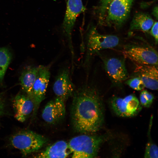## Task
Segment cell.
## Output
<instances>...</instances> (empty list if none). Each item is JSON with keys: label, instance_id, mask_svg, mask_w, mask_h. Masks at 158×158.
Segmentation results:
<instances>
[{"label": "cell", "instance_id": "obj_8", "mask_svg": "<svg viewBox=\"0 0 158 158\" xmlns=\"http://www.w3.org/2000/svg\"><path fill=\"white\" fill-rule=\"evenodd\" d=\"M50 77L49 66L42 65L38 66L37 78L32 87L31 94V98L34 104L32 113L33 117L36 115L41 103L45 98Z\"/></svg>", "mask_w": 158, "mask_h": 158}, {"label": "cell", "instance_id": "obj_24", "mask_svg": "<svg viewBox=\"0 0 158 158\" xmlns=\"http://www.w3.org/2000/svg\"><path fill=\"white\" fill-rule=\"evenodd\" d=\"M4 104L2 96L0 95V116L2 114L4 110Z\"/></svg>", "mask_w": 158, "mask_h": 158}, {"label": "cell", "instance_id": "obj_25", "mask_svg": "<svg viewBox=\"0 0 158 158\" xmlns=\"http://www.w3.org/2000/svg\"><path fill=\"white\" fill-rule=\"evenodd\" d=\"M153 15L157 18H158V8L157 6L155 7L153 10Z\"/></svg>", "mask_w": 158, "mask_h": 158}, {"label": "cell", "instance_id": "obj_11", "mask_svg": "<svg viewBox=\"0 0 158 158\" xmlns=\"http://www.w3.org/2000/svg\"><path fill=\"white\" fill-rule=\"evenodd\" d=\"M53 90L56 97L64 102L72 96L75 86L71 80L68 70L64 69L58 74L54 83Z\"/></svg>", "mask_w": 158, "mask_h": 158}, {"label": "cell", "instance_id": "obj_5", "mask_svg": "<svg viewBox=\"0 0 158 158\" xmlns=\"http://www.w3.org/2000/svg\"><path fill=\"white\" fill-rule=\"evenodd\" d=\"M123 53L137 65L158 66L157 52L150 47L128 44L124 47Z\"/></svg>", "mask_w": 158, "mask_h": 158}, {"label": "cell", "instance_id": "obj_10", "mask_svg": "<svg viewBox=\"0 0 158 158\" xmlns=\"http://www.w3.org/2000/svg\"><path fill=\"white\" fill-rule=\"evenodd\" d=\"M105 70L113 83L121 84L128 75L124 59L112 57L103 59Z\"/></svg>", "mask_w": 158, "mask_h": 158}, {"label": "cell", "instance_id": "obj_15", "mask_svg": "<svg viewBox=\"0 0 158 158\" xmlns=\"http://www.w3.org/2000/svg\"><path fill=\"white\" fill-rule=\"evenodd\" d=\"M71 154L68 143L63 140L58 141L48 146L36 155L37 158H66Z\"/></svg>", "mask_w": 158, "mask_h": 158}, {"label": "cell", "instance_id": "obj_21", "mask_svg": "<svg viewBox=\"0 0 158 158\" xmlns=\"http://www.w3.org/2000/svg\"><path fill=\"white\" fill-rule=\"evenodd\" d=\"M141 104L146 107H149L152 104L154 97L153 94L146 90H142L140 96Z\"/></svg>", "mask_w": 158, "mask_h": 158}, {"label": "cell", "instance_id": "obj_12", "mask_svg": "<svg viewBox=\"0 0 158 158\" xmlns=\"http://www.w3.org/2000/svg\"><path fill=\"white\" fill-rule=\"evenodd\" d=\"M64 102L56 97L46 104L42 112L43 120L49 124H53L63 118L65 115Z\"/></svg>", "mask_w": 158, "mask_h": 158}, {"label": "cell", "instance_id": "obj_2", "mask_svg": "<svg viewBox=\"0 0 158 158\" xmlns=\"http://www.w3.org/2000/svg\"><path fill=\"white\" fill-rule=\"evenodd\" d=\"M83 134L73 138L68 143L72 157H96L101 145L107 139V136Z\"/></svg>", "mask_w": 158, "mask_h": 158}, {"label": "cell", "instance_id": "obj_23", "mask_svg": "<svg viewBox=\"0 0 158 158\" xmlns=\"http://www.w3.org/2000/svg\"><path fill=\"white\" fill-rule=\"evenodd\" d=\"M151 34L153 37L156 44L158 43V22L156 21L151 28Z\"/></svg>", "mask_w": 158, "mask_h": 158}, {"label": "cell", "instance_id": "obj_17", "mask_svg": "<svg viewBox=\"0 0 158 158\" xmlns=\"http://www.w3.org/2000/svg\"><path fill=\"white\" fill-rule=\"evenodd\" d=\"M154 23V20L149 15L140 12L136 13L133 17L130 25V30L147 32L151 29Z\"/></svg>", "mask_w": 158, "mask_h": 158}, {"label": "cell", "instance_id": "obj_4", "mask_svg": "<svg viewBox=\"0 0 158 158\" xmlns=\"http://www.w3.org/2000/svg\"><path fill=\"white\" fill-rule=\"evenodd\" d=\"M133 0H113L109 5L102 23L115 28L121 27L129 15Z\"/></svg>", "mask_w": 158, "mask_h": 158}, {"label": "cell", "instance_id": "obj_1", "mask_svg": "<svg viewBox=\"0 0 158 158\" xmlns=\"http://www.w3.org/2000/svg\"><path fill=\"white\" fill-rule=\"evenodd\" d=\"M72 96L71 114L74 129L87 134L99 130L104 123V111L97 89L85 85L75 90Z\"/></svg>", "mask_w": 158, "mask_h": 158}, {"label": "cell", "instance_id": "obj_18", "mask_svg": "<svg viewBox=\"0 0 158 158\" xmlns=\"http://www.w3.org/2000/svg\"><path fill=\"white\" fill-rule=\"evenodd\" d=\"M11 58V54L8 49L0 48V83L3 80Z\"/></svg>", "mask_w": 158, "mask_h": 158}, {"label": "cell", "instance_id": "obj_16", "mask_svg": "<svg viewBox=\"0 0 158 158\" xmlns=\"http://www.w3.org/2000/svg\"><path fill=\"white\" fill-rule=\"evenodd\" d=\"M38 70V66L28 67L23 71L19 79L22 90L31 98L32 89Z\"/></svg>", "mask_w": 158, "mask_h": 158}, {"label": "cell", "instance_id": "obj_9", "mask_svg": "<svg viewBox=\"0 0 158 158\" xmlns=\"http://www.w3.org/2000/svg\"><path fill=\"white\" fill-rule=\"evenodd\" d=\"M66 8L62 24V29L69 43L71 53L73 50L72 43V34L76 18L85 10L82 0H66Z\"/></svg>", "mask_w": 158, "mask_h": 158}, {"label": "cell", "instance_id": "obj_14", "mask_svg": "<svg viewBox=\"0 0 158 158\" xmlns=\"http://www.w3.org/2000/svg\"><path fill=\"white\" fill-rule=\"evenodd\" d=\"M158 66L137 65L135 72L143 81L145 87L152 90L158 89Z\"/></svg>", "mask_w": 158, "mask_h": 158}, {"label": "cell", "instance_id": "obj_20", "mask_svg": "<svg viewBox=\"0 0 158 158\" xmlns=\"http://www.w3.org/2000/svg\"><path fill=\"white\" fill-rule=\"evenodd\" d=\"M113 0H100L96 8V13L97 15L99 23L102 24L107 8L110 3Z\"/></svg>", "mask_w": 158, "mask_h": 158}, {"label": "cell", "instance_id": "obj_6", "mask_svg": "<svg viewBox=\"0 0 158 158\" xmlns=\"http://www.w3.org/2000/svg\"><path fill=\"white\" fill-rule=\"evenodd\" d=\"M87 39V59L89 56L99 51L116 47L119 42V39L116 35L101 34L94 26L89 29Z\"/></svg>", "mask_w": 158, "mask_h": 158}, {"label": "cell", "instance_id": "obj_3", "mask_svg": "<svg viewBox=\"0 0 158 158\" xmlns=\"http://www.w3.org/2000/svg\"><path fill=\"white\" fill-rule=\"evenodd\" d=\"M48 141L45 137L30 130L16 133L10 139L11 145L20 150L24 156L39 150Z\"/></svg>", "mask_w": 158, "mask_h": 158}, {"label": "cell", "instance_id": "obj_22", "mask_svg": "<svg viewBox=\"0 0 158 158\" xmlns=\"http://www.w3.org/2000/svg\"><path fill=\"white\" fill-rule=\"evenodd\" d=\"M125 83L132 89L137 91L142 90L145 87L143 81L138 76L127 80Z\"/></svg>", "mask_w": 158, "mask_h": 158}, {"label": "cell", "instance_id": "obj_7", "mask_svg": "<svg viewBox=\"0 0 158 158\" xmlns=\"http://www.w3.org/2000/svg\"><path fill=\"white\" fill-rule=\"evenodd\" d=\"M110 104L114 112L117 115L122 117L135 116L142 109L138 99L133 95L124 98L114 96L110 100Z\"/></svg>", "mask_w": 158, "mask_h": 158}, {"label": "cell", "instance_id": "obj_13", "mask_svg": "<svg viewBox=\"0 0 158 158\" xmlns=\"http://www.w3.org/2000/svg\"><path fill=\"white\" fill-rule=\"evenodd\" d=\"M15 116L18 121H25L33 113L34 104L32 99L28 95L21 93L17 95L13 101Z\"/></svg>", "mask_w": 158, "mask_h": 158}, {"label": "cell", "instance_id": "obj_19", "mask_svg": "<svg viewBox=\"0 0 158 158\" xmlns=\"http://www.w3.org/2000/svg\"><path fill=\"white\" fill-rule=\"evenodd\" d=\"M152 118L151 117L148 132V141L145 147L144 155L145 158H157L158 157V149L157 145L152 140L150 132L152 124Z\"/></svg>", "mask_w": 158, "mask_h": 158}]
</instances>
